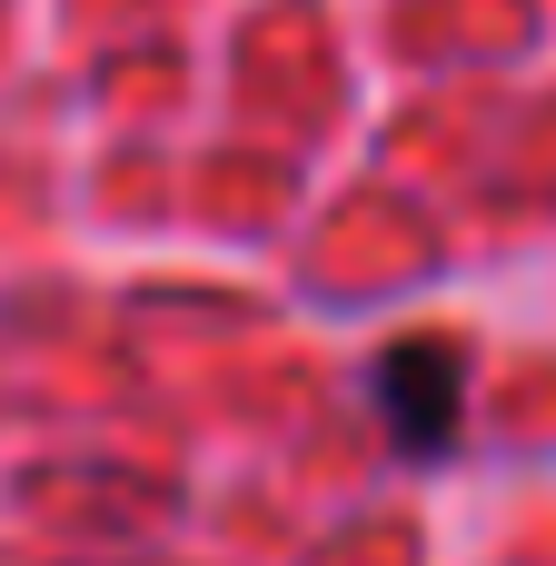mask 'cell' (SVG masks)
Masks as SVG:
<instances>
[{"label": "cell", "mask_w": 556, "mask_h": 566, "mask_svg": "<svg viewBox=\"0 0 556 566\" xmlns=\"http://www.w3.org/2000/svg\"><path fill=\"white\" fill-rule=\"evenodd\" d=\"M368 388H378V418H388V438H398L408 458H448L458 408H468V368H458L448 338H398V348H378Z\"/></svg>", "instance_id": "1"}]
</instances>
